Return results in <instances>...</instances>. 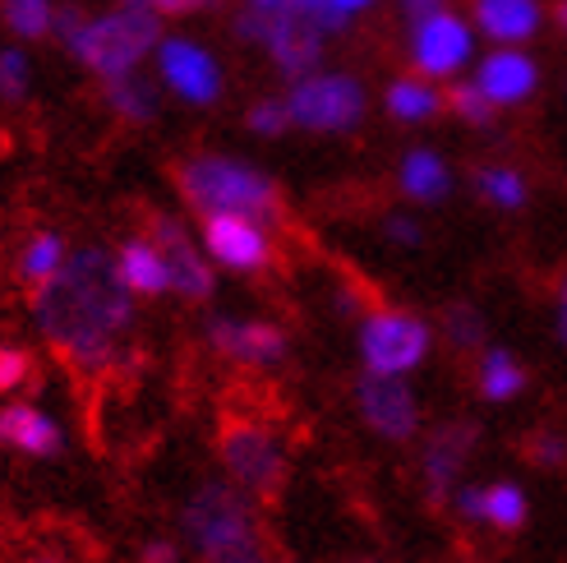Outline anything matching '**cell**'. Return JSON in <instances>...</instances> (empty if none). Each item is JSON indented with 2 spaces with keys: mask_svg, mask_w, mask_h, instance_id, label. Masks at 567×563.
<instances>
[{
  "mask_svg": "<svg viewBox=\"0 0 567 563\" xmlns=\"http://www.w3.org/2000/svg\"><path fill=\"white\" fill-rule=\"evenodd\" d=\"M33 315L55 351L97 375L121 356V332L134 319V291L121 277V264L89 245L33 291Z\"/></svg>",
  "mask_w": 567,
  "mask_h": 563,
  "instance_id": "cell-1",
  "label": "cell"
},
{
  "mask_svg": "<svg viewBox=\"0 0 567 563\" xmlns=\"http://www.w3.org/2000/svg\"><path fill=\"white\" fill-rule=\"evenodd\" d=\"M181 526L204 563H268V545L249 503L221 481L198 485V494L181 513Z\"/></svg>",
  "mask_w": 567,
  "mask_h": 563,
  "instance_id": "cell-2",
  "label": "cell"
},
{
  "mask_svg": "<svg viewBox=\"0 0 567 563\" xmlns=\"http://www.w3.org/2000/svg\"><path fill=\"white\" fill-rule=\"evenodd\" d=\"M176 185L198 213H245L254 222H277L281 217V194L277 185L231 157H189L176 166Z\"/></svg>",
  "mask_w": 567,
  "mask_h": 563,
  "instance_id": "cell-3",
  "label": "cell"
},
{
  "mask_svg": "<svg viewBox=\"0 0 567 563\" xmlns=\"http://www.w3.org/2000/svg\"><path fill=\"white\" fill-rule=\"evenodd\" d=\"M157 33H162L157 14H148L144 6H130L121 14H106V19L83 23V33L70 42V51L89 70L116 79V74H130L138 61H144V51L157 47Z\"/></svg>",
  "mask_w": 567,
  "mask_h": 563,
  "instance_id": "cell-4",
  "label": "cell"
},
{
  "mask_svg": "<svg viewBox=\"0 0 567 563\" xmlns=\"http://www.w3.org/2000/svg\"><path fill=\"white\" fill-rule=\"evenodd\" d=\"M217 448H221V462L240 490H249L254 499L281 494V485H287V453H281V443L272 439L268 426H259V420H249V416H226Z\"/></svg>",
  "mask_w": 567,
  "mask_h": 563,
  "instance_id": "cell-5",
  "label": "cell"
},
{
  "mask_svg": "<svg viewBox=\"0 0 567 563\" xmlns=\"http://www.w3.org/2000/svg\"><path fill=\"white\" fill-rule=\"evenodd\" d=\"M360 356L374 375H406L430 356V328L402 309H379L360 328Z\"/></svg>",
  "mask_w": 567,
  "mask_h": 563,
  "instance_id": "cell-6",
  "label": "cell"
},
{
  "mask_svg": "<svg viewBox=\"0 0 567 563\" xmlns=\"http://www.w3.org/2000/svg\"><path fill=\"white\" fill-rule=\"evenodd\" d=\"M287 106L305 130H351L364 116V93L347 74H305Z\"/></svg>",
  "mask_w": 567,
  "mask_h": 563,
  "instance_id": "cell-7",
  "label": "cell"
},
{
  "mask_svg": "<svg viewBox=\"0 0 567 563\" xmlns=\"http://www.w3.org/2000/svg\"><path fill=\"white\" fill-rule=\"evenodd\" d=\"M355 402H360V416L370 420V430L383 434V439L402 443L420 426V402H415V392L402 383V375H374V370H364V379L355 388Z\"/></svg>",
  "mask_w": 567,
  "mask_h": 563,
  "instance_id": "cell-8",
  "label": "cell"
},
{
  "mask_svg": "<svg viewBox=\"0 0 567 563\" xmlns=\"http://www.w3.org/2000/svg\"><path fill=\"white\" fill-rule=\"evenodd\" d=\"M204 245L208 255L236 273H259L272 259V245L264 227L245 213H208L204 217Z\"/></svg>",
  "mask_w": 567,
  "mask_h": 563,
  "instance_id": "cell-9",
  "label": "cell"
},
{
  "mask_svg": "<svg viewBox=\"0 0 567 563\" xmlns=\"http://www.w3.org/2000/svg\"><path fill=\"white\" fill-rule=\"evenodd\" d=\"M148 240L162 249L166 273H172V291L185 300H208L213 296V268L204 264V255L194 249V240L185 236V227L176 217H148Z\"/></svg>",
  "mask_w": 567,
  "mask_h": 563,
  "instance_id": "cell-10",
  "label": "cell"
},
{
  "mask_svg": "<svg viewBox=\"0 0 567 563\" xmlns=\"http://www.w3.org/2000/svg\"><path fill=\"white\" fill-rule=\"evenodd\" d=\"M162 74L185 102H198V106L217 102L221 93V74L213 65V55L194 42H162Z\"/></svg>",
  "mask_w": 567,
  "mask_h": 563,
  "instance_id": "cell-11",
  "label": "cell"
},
{
  "mask_svg": "<svg viewBox=\"0 0 567 563\" xmlns=\"http://www.w3.org/2000/svg\"><path fill=\"white\" fill-rule=\"evenodd\" d=\"M475 439H480L475 420H452V426H443L430 439V448H424V485H430L434 503L452 494V481H457V471L466 467Z\"/></svg>",
  "mask_w": 567,
  "mask_h": 563,
  "instance_id": "cell-12",
  "label": "cell"
},
{
  "mask_svg": "<svg viewBox=\"0 0 567 563\" xmlns=\"http://www.w3.org/2000/svg\"><path fill=\"white\" fill-rule=\"evenodd\" d=\"M208 342L240 365H272L287 356V332L272 324H240V319H213Z\"/></svg>",
  "mask_w": 567,
  "mask_h": 563,
  "instance_id": "cell-13",
  "label": "cell"
},
{
  "mask_svg": "<svg viewBox=\"0 0 567 563\" xmlns=\"http://www.w3.org/2000/svg\"><path fill=\"white\" fill-rule=\"evenodd\" d=\"M471 55V33L462 28V19H452L443 10H434L430 19H420L415 28V65L424 74H452Z\"/></svg>",
  "mask_w": 567,
  "mask_h": 563,
  "instance_id": "cell-14",
  "label": "cell"
},
{
  "mask_svg": "<svg viewBox=\"0 0 567 563\" xmlns=\"http://www.w3.org/2000/svg\"><path fill=\"white\" fill-rule=\"evenodd\" d=\"M0 443L19 448V453H28V458H55L61 453V443H65V434L47 411L14 402V407L0 411Z\"/></svg>",
  "mask_w": 567,
  "mask_h": 563,
  "instance_id": "cell-15",
  "label": "cell"
},
{
  "mask_svg": "<svg viewBox=\"0 0 567 563\" xmlns=\"http://www.w3.org/2000/svg\"><path fill=\"white\" fill-rule=\"evenodd\" d=\"M268 51H272V61L281 65V74H291V79H305L309 70L319 65V28L309 23L305 14H281L272 23V38H268Z\"/></svg>",
  "mask_w": 567,
  "mask_h": 563,
  "instance_id": "cell-16",
  "label": "cell"
},
{
  "mask_svg": "<svg viewBox=\"0 0 567 563\" xmlns=\"http://www.w3.org/2000/svg\"><path fill=\"white\" fill-rule=\"evenodd\" d=\"M121 277L130 282L134 296H162L172 291V273H166V259L153 240H125L121 245Z\"/></svg>",
  "mask_w": 567,
  "mask_h": 563,
  "instance_id": "cell-17",
  "label": "cell"
},
{
  "mask_svg": "<svg viewBox=\"0 0 567 563\" xmlns=\"http://www.w3.org/2000/svg\"><path fill=\"white\" fill-rule=\"evenodd\" d=\"M480 89H485L494 102H522L530 89H535V65L517 51H498L480 65Z\"/></svg>",
  "mask_w": 567,
  "mask_h": 563,
  "instance_id": "cell-18",
  "label": "cell"
},
{
  "mask_svg": "<svg viewBox=\"0 0 567 563\" xmlns=\"http://www.w3.org/2000/svg\"><path fill=\"white\" fill-rule=\"evenodd\" d=\"M475 14L485 23V33L498 42H522L540 23V6L535 0H475Z\"/></svg>",
  "mask_w": 567,
  "mask_h": 563,
  "instance_id": "cell-19",
  "label": "cell"
},
{
  "mask_svg": "<svg viewBox=\"0 0 567 563\" xmlns=\"http://www.w3.org/2000/svg\"><path fill=\"white\" fill-rule=\"evenodd\" d=\"M106 102H111V111H116L121 121H130V125H144V121L157 116V89H153L148 79H138L134 70L106 79Z\"/></svg>",
  "mask_w": 567,
  "mask_h": 563,
  "instance_id": "cell-20",
  "label": "cell"
},
{
  "mask_svg": "<svg viewBox=\"0 0 567 563\" xmlns=\"http://www.w3.org/2000/svg\"><path fill=\"white\" fill-rule=\"evenodd\" d=\"M447 166L430 153V149H415V153H406V162H402V190L411 194V199H420V204H439L443 194H447Z\"/></svg>",
  "mask_w": 567,
  "mask_h": 563,
  "instance_id": "cell-21",
  "label": "cell"
},
{
  "mask_svg": "<svg viewBox=\"0 0 567 563\" xmlns=\"http://www.w3.org/2000/svg\"><path fill=\"white\" fill-rule=\"evenodd\" d=\"M522 388H526V370L507 351L494 347L480 356V392H485L489 402H513Z\"/></svg>",
  "mask_w": 567,
  "mask_h": 563,
  "instance_id": "cell-22",
  "label": "cell"
},
{
  "mask_svg": "<svg viewBox=\"0 0 567 563\" xmlns=\"http://www.w3.org/2000/svg\"><path fill=\"white\" fill-rule=\"evenodd\" d=\"M65 259H70V255H65V240L55 236V232H38L33 240L23 245V255H19V277L38 291L47 277L61 273V264H65Z\"/></svg>",
  "mask_w": 567,
  "mask_h": 563,
  "instance_id": "cell-23",
  "label": "cell"
},
{
  "mask_svg": "<svg viewBox=\"0 0 567 563\" xmlns=\"http://www.w3.org/2000/svg\"><path fill=\"white\" fill-rule=\"evenodd\" d=\"M388 111L396 121H430L439 111V93L424 89V83H415V79H396L388 89Z\"/></svg>",
  "mask_w": 567,
  "mask_h": 563,
  "instance_id": "cell-24",
  "label": "cell"
},
{
  "mask_svg": "<svg viewBox=\"0 0 567 563\" xmlns=\"http://www.w3.org/2000/svg\"><path fill=\"white\" fill-rule=\"evenodd\" d=\"M526 513H530L526 509V494L513 481H498V485L485 490V522H494L503 531H517L526 522Z\"/></svg>",
  "mask_w": 567,
  "mask_h": 563,
  "instance_id": "cell-25",
  "label": "cell"
},
{
  "mask_svg": "<svg viewBox=\"0 0 567 563\" xmlns=\"http://www.w3.org/2000/svg\"><path fill=\"white\" fill-rule=\"evenodd\" d=\"M0 14H6V23L19 38H47L55 23L51 0H0Z\"/></svg>",
  "mask_w": 567,
  "mask_h": 563,
  "instance_id": "cell-26",
  "label": "cell"
},
{
  "mask_svg": "<svg viewBox=\"0 0 567 563\" xmlns=\"http://www.w3.org/2000/svg\"><path fill=\"white\" fill-rule=\"evenodd\" d=\"M475 190H480V199H489L498 208H522L526 204V181L517 172H503V166L475 172Z\"/></svg>",
  "mask_w": 567,
  "mask_h": 563,
  "instance_id": "cell-27",
  "label": "cell"
},
{
  "mask_svg": "<svg viewBox=\"0 0 567 563\" xmlns=\"http://www.w3.org/2000/svg\"><path fill=\"white\" fill-rule=\"evenodd\" d=\"M443 332L452 337V347H462V351L485 347V319H480V309L466 305V300L443 309Z\"/></svg>",
  "mask_w": 567,
  "mask_h": 563,
  "instance_id": "cell-28",
  "label": "cell"
},
{
  "mask_svg": "<svg viewBox=\"0 0 567 563\" xmlns=\"http://www.w3.org/2000/svg\"><path fill=\"white\" fill-rule=\"evenodd\" d=\"M447 106L457 111L462 121H471V125H489L494 121V98L480 89V83H452Z\"/></svg>",
  "mask_w": 567,
  "mask_h": 563,
  "instance_id": "cell-29",
  "label": "cell"
},
{
  "mask_svg": "<svg viewBox=\"0 0 567 563\" xmlns=\"http://www.w3.org/2000/svg\"><path fill=\"white\" fill-rule=\"evenodd\" d=\"M33 379V360L19 347H0V392H14Z\"/></svg>",
  "mask_w": 567,
  "mask_h": 563,
  "instance_id": "cell-30",
  "label": "cell"
},
{
  "mask_svg": "<svg viewBox=\"0 0 567 563\" xmlns=\"http://www.w3.org/2000/svg\"><path fill=\"white\" fill-rule=\"evenodd\" d=\"M28 89V61L19 51H0V98L19 102Z\"/></svg>",
  "mask_w": 567,
  "mask_h": 563,
  "instance_id": "cell-31",
  "label": "cell"
},
{
  "mask_svg": "<svg viewBox=\"0 0 567 563\" xmlns=\"http://www.w3.org/2000/svg\"><path fill=\"white\" fill-rule=\"evenodd\" d=\"M287 125H296L287 102H259V106L249 111V130H254V134H281Z\"/></svg>",
  "mask_w": 567,
  "mask_h": 563,
  "instance_id": "cell-32",
  "label": "cell"
},
{
  "mask_svg": "<svg viewBox=\"0 0 567 563\" xmlns=\"http://www.w3.org/2000/svg\"><path fill=\"white\" fill-rule=\"evenodd\" d=\"M526 453H530V462L535 467H563L567 462V439L563 434H549V430H540L530 443H526Z\"/></svg>",
  "mask_w": 567,
  "mask_h": 563,
  "instance_id": "cell-33",
  "label": "cell"
},
{
  "mask_svg": "<svg viewBox=\"0 0 567 563\" xmlns=\"http://www.w3.org/2000/svg\"><path fill=\"white\" fill-rule=\"evenodd\" d=\"M249 6L281 19V14H309V10H315V0H249Z\"/></svg>",
  "mask_w": 567,
  "mask_h": 563,
  "instance_id": "cell-34",
  "label": "cell"
},
{
  "mask_svg": "<svg viewBox=\"0 0 567 563\" xmlns=\"http://www.w3.org/2000/svg\"><path fill=\"white\" fill-rule=\"evenodd\" d=\"M462 518H485V490H457Z\"/></svg>",
  "mask_w": 567,
  "mask_h": 563,
  "instance_id": "cell-35",
  "label": "cell"
},
{
  "mask_svg": "<svg viewBox=\"0 0 567 563\" xmlns=\"http://www.w3.org/2000/svg\"><path fill=\"white\" fill-rule=\"evenodd\" d=\"M144 563H181V554H176L172 541H148L144 545Z\"/></svg>",
  "mask_w": 567,
  "mask_h": 563,
  "instance_id": "cell-36",
  "label": "cell"
},
{
  "mask_svg": "<svg viewBox=\"0 0 567 563\" xmlns=\"http://www.w3.org/2000/svg\"><path fill=\"white\" fill-rule=\"evenodd\" d=\"M388 232H392V240H402V245L420 240V227H415V222H406V217H392V222H388Z\"/></svg>",
  "mask_w": 567,
  "mask_h": 563,
  "instance_id": "cell-37",
  "label": "cell"
},
{
  "mask_svg": "<svg viewBox=\"0 0 567 563\" xmlns=\"http://www.w3.org/2000/svg\"><path fill=\"white\" fill-rule=\"evenodd\" d=\"M162 14H189V10H204L208 0H153Z\"/></svg>",
  "mask_w": 567,
  "mask_h": 563,
  "instance_id": "cell-38",
  "label": "cell"
},
{
  "mask_svg": "<svg viewBox=\"0 0 567 563\" xmlns=\"http://www.w3.org/2000/svg\"><path fill=\"white\" fill-rule=\"evenodd\" d=\"M402 6H406L411 19H430V14L439 10V0H402Z\"/></svg>",
  "mask_w": 567,
  "mask_h": 563,
  "instance_id": "cell-39",
  "label": "cell"
},
{
  "mask_svg": "<svg viewBox=\"0 0 567 563\" xmlns=\"http://www.w3.org/2000/svg\"><path fill=\"white\" fill-rule=\"evenodd\" d=\"M554 19H558V23L567 28V0H558V6H554Z\"/></svg>",
  "mask_w": 567,
  "mask_h": 563,
  "instance_id": "cell-40",
  "label": "cell"
},
{
  "mask_svg": "<svg viewBox=\"0 0 567 563\" xmlns=\"http://www.w3.org/2000/svg\"><path fill=\"white\" fill-rule=\"evenodd\" d=\"M337 6H342V10L351 14V10H360V6H370V0H337Z\"/></svg>",
  "mask_w": 567,
  "mask_h": 563,
  "instance_id": "cell-41",
  "label": "cell"
},
{
  "mask_svg": "<svg viewBox=\"0 0 567 563\" xmlns=\"http://www.w3.org/2000/svg\"><path fill=\"white\" fill-rule=\"evenodd\" d=\"M558 337H563V342H567V315H558Z\"/></svg>",
  "mask_w": 567,
  "mask_h": 563,
  "instance_id": "cell-42",
  "label": "cell"
},
{
  "mask_svg": "<svg viewBox=\"0 0 567 563\" xmlns=\"http://www.w3.org/2000/svg\"><path fill=\"white\" fill-rule=\"evenodd\" d=\"M558 305H563V309H558V315H567V282H563V296H558Z\"/></svg>",
  "mask_w": 567,
  "mask_h": 563,
  "instance_id": "cell-43",
  "label": "cell"
},
{
  "mask_svg": "<svg viewBox=\"0 0 567 563\" xmlns=\"http://www.w3.org/2000/svg\"><path fill=\"white\" fill-rule=\"evenodd\" d=\"M125 6H153V0H125Z\"/></svg>",
  "mask_w": 567,
  "mask_h": 563,
  "instance_id": "cell-44",
  "label": "cell"
},
{
  "mask_svg": "<svg viewBox=\"0 0 567 563\" xmlns=\"http://www.w3.org/2000/svg\"><path fill=\"white\" fill-rule=\"evenodd\" d=\"M38 563H55V559H38Z\"/></svg>",
  "mask_w": 567,
  "mask_h": 563,
  "instance_id": "cell-45",
  "label": "cell"
}]
</instances>
